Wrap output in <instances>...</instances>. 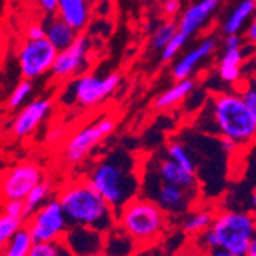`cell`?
<instances>
[{
  "label": "cell",
  "mask_w": 256,
  "mask_h": 256,
  "mask_svg": "<svg viewBox=\"0 0 256 256\" xmlns=\"http://www.w3.org/2000/svg\"><path fill=\"white\" fill-rule=\"evenodd\" d=\"M216 214L208 208H194L181 218V230L184 235L196 236L201 232L210 228Z\"/></svg>",
  "instance_id": "23"
},
{
  "label": "cell",
  "mask_w": 256,
  "mask_h": 256,
  "mask_svg": "<svg viewBox=\"0 0 256 256\" xmlns=\"http://www.w3.org/2000/svg\"><path fill=\"white\" fill-rule=\"evenodd\" d=\"M120 83L122 76L118 72H110L104 77L84 72L80 77L66 82L58 100L68 106L78 104L82 108H94L112 96Z\"/></svg>",
  "instance_id": "7"
},
{
  "label": "cell",
  "mask_w": 256,
  "mask_h": 256,
  "mask_svg": "<svg viewBox=\"0 0 256 256\" xmlns=\"http://www.w3.org/2000/svg\"><path fill=\"white\" fill-rule=\"evenodd\" d=\"M188 42H189V37L178 30V32L175 34V37L169 42V44H168L166 48L160 52V58H161V62L168 63V62L175 60V58L180 56V52L182 51V48H184L186 43H188Z\"/></svg>",
  "instance_id": "32"
},
{
  "label": "cell",
  "mask_w": 256,
  "mask_h": 256,
  "mask_svg": "<svg viewBox=\"0 0 256 256\" xmlns=\"http://www.w3.org/2000/svg\"><path fill=\"white\" fill-rule=\"evenodd\" d=\"M241 94H242L244 100L256 110V78L248 82V84L241 90Z\"/></svg>",
  "instance_id": "35"
},
{
  "label": "cell",
  "mask_w": 256,
  "mask_h": 256,
  "mask_svg": "<svg viewBox=\"0 0 256 256\" xmlns=\"http://www.w3.org/2000/svg\"><path fill=\"white\" fill-rule=\"evenodd\" d=\"M246 60L242 48L236 50H224L218 62V78L222 83L235 84L241 80V64Z\"/></svg>",
  "instance_id": "20"
},
{
  "label": "cell",
  "mask_w": 256,
  "mask_h": 256,
  "mask_svg": "<svg viewBox=\"0 0 256 256\" xmlns=\"http://www.w3.org/2000/svg\"><path fill=\"white\" fill-rule=\"evenodd\" d=\"M58 50L46 38H26L17 51L18 71L23 78L37 80L51 72Z\"/></svg>",
  "instance_id": "8"
},
{
  "label": "cell",
  "mask_w": 256,
  "mask_h": 256,
  "mask_svg": "<svg viewBox=\"0 0 256 256\" xmlns=\"http://www.w3.org/2000/svg\"><path fill=\"white\" fill-rule=\"evenodd\" d=\"M135 248H138L135 241L120 227H115L106 234L104 254H130Z\"/></svg>",
  "instance_id": "25"
},
{
  "label": "cell",
  "mask_w": 256,
  "mask_h": 256,
  "mask_svg": "<svg viewBox=\"0 0 256 256\" xmlns=\"http://www.w3.org/2000/svg\"><path fill=\"white\" fill-rule=\"evenodd\" d=\"M90 0H60L57 16L77 32H84L90 20Z\"/></svg>",
  "instance_id": "18"
},
{
  "label": "cell",
  "mask_w": 256,
  "mask_h": 256,
  "mask_svg": "<svg viewBox=\"0 0 256 256\" xmlns=\"http://www.w3.org/2000/svg\"><path fill=\"white\" fill-rule=\"evenodd\" d=\"M176 32H178V22L170 18V20L160 23V25L154 30L152 37H150L152 50L156 52H161L169 44V42L175 37Z\"/></svg>",
  "instance_id": "27"
},
{
  "label": "cell",
  "mask_w": 256,
  "mask_h": 256,
  "mask_svg": "<svg viewBox=\"0 0 256 256\" xmlns=\"http://www.w3.org/2000/svg\"><path fill=\"white\" fill-rule=\"evenodd\" d=\"M34 90V84H32V80L30 78H22L16 86L14 89L11 90V94L6 100V108L8 110H18L20 108H23L26 104V100L31 97Z\"/></svg>",
  "instance_id": "28"
},
{
  "label": "cell",
  "mask_w": 256,
  "mask_h": 256,
  "mask_svg": "<svg viewBox=\"0 0 256 256\" xmlns=\"http://www.w3.org/2000/svg\"><path fill=\"white\" fill-rule=\"evenodd\" d=\"M196 128L215 136H227L240 148L256 143V110L241 92H218L206 102Z\"/></svg>",
  "instance_id": "1"
},
{
  "label": "cell",
  "mask_w": 256,
  "mask_h": 256,
  "mask_svg": "<svg viewBox=\"0 0 256 256\" xmlns=\"http://www.w3.org/2000/svg\"><path fill=\"white\" fill-rule=\"evenodd\" d=\"M164 154H166L169 158L178 161L180 164L184 166L188 170L196 174V162L194 161V158H192V155L189 154L188 148H186L182 143H180V142H170V143L166 146Z\"/></svg>",
  "instance_id": "29"
},
{
  "label": "cell",
  "mask_w": 256,
  "mask_h": 256,
  "mask_svg": "<svg viewBox=\"0 0 256 256\" xmlns=\"http://www.w3.org/2000/svg\"><path fill=\"white\" fill-rule=\"evenodd\" d=\"M252 208H253V212L256 215V190L252 194Z\"/></svg>",
  "instance_id": "42"
},
{
  "label": "cell",
  "mask_w": 256,
  "mask_h": 256,
  "mask_svg": "<svg viewBox=\"0 0 256 256\" xmlns=\"http://www.w3.org/2000/svg\"><path fill=\"white\" fill-rule=\"evenodd\" d=\"M69 226L58 198H51L26 220V227L36 242L63 240Z\"/></svg>",
  "instance_id": "9"
},
{
  "label": "cell",
  "mask_w": 256,
  "mask_h": 256,
  "mask_svg": "<svg viewBox=\"0 0 256 256\" xmlns=\"http://www.w3.org/2000/svg\"><path fill=\"white\" fill-rule=\"evenodd\" d=\"M66 254H71V250L68 248L63 240H57V241L34 242L30 256H66Z\"/></svg>",
  "instance_id": "30"
},
{
  "label": "cell",
  "mask_w": 256,
  "mask_h": 256,
  "mask_svg": "<svg viewBox=\"0 0 256 256\" xmlns=\"http://www.w3.org/2000/svg\"><path fill=\"white\" fill-rule=\"evenodd\" d=\"M43 181L42 169L32 161H22L5 170L2 178L4 200H25Z\"/></svg>",
  "instance_id": "12"
},
{
  "label": "cell",
  "mask_w": 256,
  "mask_h": 256,
  "mask_svg": "<svg viewBox=\"0 0 256 256\" xmlns=\"http://www.w3.org/2000/svg\"><path fill=\"white\" fill-rule=\"evenodd\" d=\"M148 162L164 181L181 186V188L192 190V192H200V182H198L196 174L188 170L184 166H181L178 161L169 158L166 154L158 158L155 156L154 161H148Z\"/></svg>",
  "instance_id": "17"
},
{
  "label": "cell",
  "mask_w": 256,
  "mask_h": 256,
  "mask_svg": "<svg viewBox=\"0 0 256 256\" xmlns=\"http://www.w3.org/2000/svg\"><path fill=\"white\" fill-rule=\"evenodd\" d=\"M210 228L216 236L218 250H222L226 256H247L250 241L256 234V215L224 210L216 214Z\"/></svg>",
  "instance_id": "6"
},
{
  "label": "cell",
  "mask_w": 256,
  "mask_h": 256,
  "mask_svg": "<svg viewBox=\"0 0 256 256\" xmlns=\"http://www.w3.org/2000/svg\"><path fill=\"white\" fill-rule=\"evenodd\" d=\"M2 212L12 215V216L25 218V200H4V210Z\"/></svg>",
  "instance_id": "33"
},
{
  "label": "cell",
  "mask_w": 256,
  "mask_h": 256,
  "mask_svg": "<svg viewBox=\"0 0 256 256\" xmlns=\"http://www.w3.org/2000/svg\"><path fill=\"white\" fill-rule=\"evenodd\" d=\"M46 37V30L43 23H31L26 26V38H42Z\"/></svg>",
  "instance_id": "38"
},
{
  "label": "cell",
  "mask_w": 256,
  "mask_h": 256,
  "mask_svg": "<svg viewBox=\"0 0 256 256\" xmlns=\"http://www.w3.org/2000/svg\"><path fill=\"white\" fill-rule=\"evenodd\" d=\"M52 112V100L48 97H42L30 102L23 108L17 110L14 118L11 120L8 130L11 136L17 140H23L30 135H32L38 126L50 117Z\"/></svg>",
  "instance_id": "13"
},
{
  "label": "cell",
  "mask_w": 256,
  "mask_h": 256,
  "mask_svg": "<svg viewBox=\"0 0 256 256\" xmlns=\"http://www.w3.org/2000/svg\"><path fill=\"white\" fill-rule=\"evenodd\" d=\"M60 0H37V6L44 16H52L57 14Z\"/></svg>",
  "instance_id": "37"
},
{
  "label": "cell",
  "mask_w": 256,
  "mask_h": 256,
  "mask_svg": "<svg viewBox=\"0 0 256 256\" xmlns=\"http://www.w3.org/2000/svg\"><path fill=\"white\" fill-rule=\"evenodd\" d=\"M26 226V220L22 216H12L2 212L0 216V244H5L17 230Z\"/></svg>",
  "instance_id": "31"
},
{
  "label": "cell",
  "mask_w": 256,
  "mask_h": 256,
  "mask_svg": "<svg viewBox=\"0 0 256 256\" xmlns=\"http://www.w3.org/2000/svg\"><path fill=\"white\" fill-rule=\"evenodd\" d=\"M221 5V0H196L178 17V30L189 38L204 30Z\"/></svg>",
  "instance_id": "16"
},
{
  "label": "cell",
  "mask_w": 256,
  "mask_h": 256,
  "mask_svg": "<svg viewBox=\"0 0 256 256\" xmlns=\"http://www.w3.org/2000/svg\"><path fill=\"white\" fill-rule=\"evenodd\" d=\"M43 25L46 30V38H48L58 51L69 48L80 34L57 14L46 16V18L43 20Z\"/></svg>",
  "instance_id": "19"
},
{
  "label": "cell",
  "mask_w": 256,
  "mask_h": 256,
  "mask_svg": "<svg viewBox=\"0 0 256 256\" xmlns=\"http://www.w3.org/2000/svg\"><path fill=\"white\" fill-rule=\"evenodd\" d=\"M88 180L118 212L142 190V170L135 156L124 149H114L92 168Z\"/></svg>",
  "instance_id": "2"
},
{
  "label": "cell",
  "mask_w": 256,
  "mask_h": 256,
  "mask_svg": "<svg viewBox=\"0 0 256 256\" xmlns=\"http://www.w3.org/2000/svg\"><path fill=\"white\" fill-rule=\"evenodd\" d=\"M34 238L31 235L30 228L25 226L20 230H17L16 234L2 246L0 253L6 256H30L31 250L34 247Z\"/></svg>",
  "instance_id": "24"
},
{
  "label": "cell",
  "mask_w": 256,
  "mask_h": 256,
  "mask_svg": "<svg viewBox=\"0 0 256 256\" xmlns=\"http://www.w3.org/2000/svg\"><path fill=\"white\" fill-rule=\"evenodd\" d=\"M64 136V129L63 128H52L48 135H46V142L48 143H57Z\"/></svg>",
  "instance_id": "40"
},
{
  "label": "cell",
  "mask_w": 256,
  "mask_h": 256,
  "mask_svg": "<svg viewBox=\"0 0 256 256\" xmlns=\"http://www.w3.org/2000/svg\"><path fill=\"white\" fill-rule=\"evenodd\" d=\"M92 38L80 32L69 48L58 51V56L51 69V76L57 82H69L83 76L90 68Z\"/></svg>",
  "instance_id": "10"
},
{
  "label": "cell",
  "mask_w": 256,
  "mask_h": 256,
  "mask_svg": "<svg viewBox=\"0 0 256 256\" xmlns=\"http://www.w3.org/2000/svg\"><path fill=\"white\" fill-rule=\"evenodd\" d=\"M140 195L156 202L170 218H182L196 207L200 192H192L162 180L149 162L142 168V190Z\"/></svg>",
  "instance_id": "5"
},
{
  "label": "cell",
  "mask_w": 256,
  "mask_h": 256,
  "mask_svg": "<svg viewBox=\"0 0 256 256\" xmlns=\"http://www.w3.org/2000/svg\"><path fill=\"white\" fill-rule=\"evenodd\" d=\"M52 195V182L50 180H43L40 184L30 192V195L25 198V218L28 220L36 210L51 200Z\"/></svg>",
  "instance_id": "26"
},
{
  "label": "cell",
  "mask_w": 256,
  "mask_h": 256,
  "mask_svg": "<svg viewBox=\"0 0 256 256\" xmlns=\"http://www.w3.org/2000/svg\"><path fill=\"white\" fill-rule=\"evenodd\" d=\"M57 198L71 226H84L103 234L117 227L115 208L88 178L64 186Z\"/></svg>",
  "instance_id": "3"
},
{
  "label": "cell",
  "mask_w": 256,
  "mask_h": 256,
  "mask_svg": "<svg viewBox=\"0 0 256 256\" xmlns=\"http://www.w3.org/2000/svg\"><path fill=\"white\" fill-rule=\"evenodd\" d=\"M246 40H242V37L240 34H227L222 40V48L224 50H236V48H242Z\"/></svg>",
  "instance_id": "36"
},
{
  "label": "cell",
  "mask_w": 256,
  "mask_h": 256,
  "mask_svg": "<svg viewBox=\"0 0 256 256\" xmlns=\"http://www.w3.org/2000/svg\"><path fill=\"white\" fill-rule=\"evenodd\" d=\"M161 11L166 17L174 18L181 12V2L180 0H161Z\"/></svg>",
  "instance_id": "34"
},
{
  "label": "cell",
  "mask_w": 256,
  "mask_h": 256,
  "mask_svg": "<svg viewBox=\"0 0 256 256\" xmlns=\"http://www.w3.org/2000/svg\"><path fill=\"white\" fill-rule=\"evenodd\" d=\"M256 14V0H242V2L232 11L222 22L221 31L227 34H240L247 28L248 22Z\"/></svg>",
  "instance_id": "22"
},
{
  "label": "cell",
  "mask_w": 256,
  "mask_h": 256,
  "mask_svg": "<svg viewBox=\"0 0 256 256\" xmlns=\"http://www.w3.org/2000/svg\"><path fill=\"white\" fill-rule=\"evenodd\" d=\"M170 216L142 195L135 196L117 212V227L124 230L138 248L155 246L169 228Z\"/></svg>",
  "instance_id": "4"
},
{
  "label": "cell",
  "mask_w": 256,
  "mask_h": 256,
  "mask_svg": "<svg viewBox=\"0 0 256 256\" xmlns=\"http://www.w3.org/2000/svg\"><path fill=\"white\" fill-rule=\"evenodd\" d=\"M247 256H256V234H254V236H253V238H252V241H250Z\"/></svg>",
  "instance_id": "41"
},
{
  "label": "cell",
  "mask_w": 256,
  "mask_h": 256,
  "mask_svg": "<svg viewBox=\"0 0 256 256\" xmlns=\"http://www.w3.org/2000/svg\"><path fill=\"white\" fill-rule=\"evenodd\" d=\"M104 238L106 234L96 228L84 226H69L63 241L71 250V254L94 256L104 252Z\"/></svg>",
  "instance_id": "15"
},
{
  "label": "cell",
  "mask_w": 256,
  "mask_h": 256,
  "mask_svg": "<svg viewBox=\"0 0 256 256\" xmlns=\"http://www.w3.org/2000/svg\"><path fill=\"white\" fill-rule=\"evenodd\" d=\"M115 126H117L115 118L110 117V115H104V117L98 118L92 124L80 129L66 142L63 150L66 161L68 162L83 161L106 136H109L114 132Z\"/></svg>",
  "instance_id": "11"
},
{
  "label": "cell",
  "mask_w": 256,
  "mask_h": 256,
  "mask_svg": "<svg viewBox=\"0 0 256 256\" xmlns=\"http://www.w3.org/2000/svg\"><path fill=\"white\" fill-rule=\"evenodd\" d=\"M218 48V38L216 37H206L202 38L196 46L189 50L186 54L178 57L170 69V74L175 82L190 78L196 69L201 66L202 62H206L208 57H212Z\"/></svg>",
  "instance_id": "14"
},
{
  "label": "cell",
  "mask_w": 256,
  "mask_h": 256,
  "mask_svg": "<svg viewBox=\"0 0 256 256\" xmlns=\"http://www.w3.org/2000/svg\"><path fill=\"white\" fill-rule=\"evenodd\" d=\"M244 40L248 42V43L256 44V14L252 17L247 28L244 30Z\"/></svg>",
  "instance_id": "39"
},
{
  "label": "cell",
  "mask_w": 256,
  "mask_h": 256,
  "mask_svg": "<svg viewBox=\"0 0 256 256\" xmlns=\"http://www.w3.org/2000/svg\"><path fill=\"white\" fill-rule=\"evenodd\" d=\"M196 88V82L194 78H184L175 82L172 88L162 92L161 96H158L154 102V108L158 110H166L170 109L176 104H180L182 100L188 98Z\"/></svg>",
  "instance_id": "21"
}]
</instances>
